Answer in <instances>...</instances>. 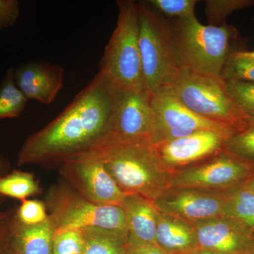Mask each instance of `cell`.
<instances>
[{"mask_svg":"<svg viewBox=\"0 0 254 254\" xmlns=\"http://www.w3.org/2000/svg\"><path fill=\"white\" fill-rule=\"evenodd\" d=\"M125 254H173L160 248L158 245H127Z\"/></svg>","mask_w":254,"mask_h":254,"instance_id":"32","label":"cell"},{"mask_svg":"<svg viewBox=\"0 0 254 254\" xmlns=\"http://www.w3.org/2000/svg\"><path fill=\"white\" fill-rule=\"evenodd\" d=\"M154 203L160 213L191 224L227 217V191L170 188Z\"/></svg>","mask_w":254,"mask_h":254,"instance_id":"11","label":"cell"},{"mask_svg":"<svg viewBox=\"0 0 254 254\" xmlns=\"http://www.w3.org/2000/svg\"><path fill=\"white\" fill-rule=\"evenodd\" d=\"M13 210L0 211V254H6L10 237Z\"/></svg>","mask_w":254,"mask_h":254,"instance_id":"31","label":"cell"},{"mask_svg":"<svg viewBox=\"0 0 254 254\" xmlns=\"http://www.w3.org/2000/svg\"><path fill=\"white\" fill-rule=\"evenodd\" d=\"M9 173V163L7 159L0 155V177ZM4 200V198L0 196V203Z\"/></svg>","mask_w":254,"mask_h":254,"instance_id":"33","label":"cell"},{"mask_svg":"<svg viewBox=\"0 0 254 254\" xmlns=\"http://www.w3.org/2000/svg\"><path fill=\"white\" fill-rule=\"evenodd\" d=\"M15 218L26 226L41 225L48 219V210L44 202L36 199H26L14 210Z\"/></svg>","mask_w":254,"mask_h":254,"instance_id":"28","label":"cell"},{"mask_svg":"<svg viewBox=\"0 0 254 254\" xmlns=\"http://www.w3.org/2000/svg\"><path fill=\"white\" fill-rule=\"evenodd\" d=\"M157 12L175 20L195 17L197 0H148L146 1Z\"/></svg>","mask_w":254,"mask_h":254,"instance_id":"26","label":"cell"},{"mask_svg":"<svg viewBox=\"0 0 254 254\" xmlns=\"http://www.w3.org/2000/svg\"><path fill=\"white\" fill-rule=\"evenodd\" d=\"M247 123L250 126H254V118H247Z\"/></svg>","mask_w":254,"mask_h":254,"instance_id":"37","label":"cell"},{"mask_svg":"<svg viewBox=\"0 0 254 254\" xmlns=\"http://www.w3.org/2000/svg\"><path fill=\"white\" fill-rule=\"evenodd\" d=\"M84 239L81 230L55 232L53 254H83Z\"/></svg>","mask_w":254,"mask_h":254,"instance_id":"27","label":"cell"},{"mask_svg":"<svg viewBox=\"0 0 254 254\" xmlns=\"http://www.w3.org/2000/svg\"><path fill=\"white\" fill-rule=\"evenodd\" d=\"M254 177V163L237 158L225 149L208 161L174 173L170 188L226 192Z\"/></svg>","mask_w":254,"mask_h":254,"instance_id":"9","label":"cell"},{"mask_svg":"<svg viewBox=\"0 0 254 254\" xmlns=\"http://www.w3.org/2000/svg\"><path fill=\"white\" fill-rule=\"evenodd\" d=\"M153 93L146 86L124 90L113 135L108 141L150 139L153 126Z\"/></svg>","mask_w":254,"mask_h":254,"instance_id":"12","label":"cell"},{"mask_svg":"<svg viewBox=\"0 0 254 254\" xmlns=\"http://www.w3.org/2000/svg\"><path fill=\"white\" fill-rule=\"evenodd\" d=\"M247 185H249V187H250L251 190H253L254 193V177H253V178L251 179L250 181L247 182Z\"/></svg>","mask_w":254,"mask_h":254,"instance_id":"35","label":"cell"},{"mask_svg":"<svg viewBox=\"0 0 254 254\" xmlns=\"http://www.w3.org/2000/svg\"><path fill=\"white\" fill-rule=\"evenodd\" d=\"M224 149L242 160L254 163V126L249 125L227 138Z\"/></svg>","mask_w":254,"mask_h":254,"instance_id":"25","label":"cell"},{"mask_svg":"<svg viewBox=\"0 0 254 254\" xmlns=\"http://www.w3.org/2000/svg\"><path fill=\"white\" fill-rule=\"evenodd\" d=\"M198 250L225 254H247L254 232L234 219L221 217L195 222Z\"/></svg>","mask_w":254,"mask_h":254,"instance_id":"14","label":"cell"},{"mask_svg":"<svg viewBox=\"0 0 254 254\" xmlns=\"http://www.w3.org/2000/svg\"><path fill=\"white\" fill-rule=\"evenodd\" d=\"M247 254H254V240L253 241V243H252V246H251L250 250H249L248 253Z\"/></svg>","mask_w":254,"mask_h":254,"instance_id":"38","label":"cell"},{"mask_svg":"<svg viewBox=\"0 0 254 254\" xmlns=\"http://www.w3.org/2000/svg\"><path fill=\"white\" fill-rule=\"evenodd\" d=\"M193 254H225L219 253V252H212V251L198 250Z\"/></svg>","mask_w":254,"mask_h":254,"instance_id":"34","label":"cell"},{"mask_svg":"<svg viewBox=\"0 0 254 254\" xmlns=\"http://www.w3.org/2000/svg\"><path fill=\"white\" fill-rule=\"evenodd\" d=\"M245 53L247 56H248L249 58H252V60H254V51L251 52L245 51Z\"/></svg>","mask_w":254,"mask_h":254,"instance_id":"36","label":"cell"},{"mask_svg":"<svg viewBox=\"0 0 254 254\" xmlns=\"http://www.w3.org/2000/svg\"><path fill=\"white\" fill-rule=\"evenodd\" d=\"M156 244L173 254H193L198 250L193 224L159 211Z\"/></svg>","mask_w":254,"mask_h":254,"instance_id":"18","label":"cell"},{"mask_svg":"<svg viewBox=\"0 0 254 254\" xmlns=\"http://www.w3.org/2000/svg\"><path fill=\"white\" fill-rule=\"evenodd\" d=\"M19 15L20 6L17 0H0V31L14 25Z\"/></svg>","mask_w":254,"mask_h":254,"instance_id":"30","label":"cell"},{"mask_svg":"<svg viewBox=\"0 0 254 254\" xmlns=\"http://www.w3.org/2000/svg\"><path fill=\"white\" fill-rule=\"evenodd\" d=\"M123 92L99 71L58 118L26 138L18 166L61 165L103 144L113 135Z\"/></svg>","mask_w":254,"mask_h":254,"instance_id":"1","label":"cell"},{"mask_svg":"<svg viewBox=\"0 0 254 254\" xmlns=\"http://www.w3.org/2000/svg\"><path fill=\"white\" fill-rule=\"evenodd\" d=\"M230 136L211 130H200L155 146L164 165L173 171L175 168L198 163L216 155L224 149Z\"/></svg>","mask_w":254,"mask_h":254,"instance_id":"13","label":"cell"},{"mask_svg":"<svg viewBox=\"0 0 254 254\" xmlns=\"http://www.w3.org/2000/svg\"><path fill=\"white\" fill-rule=\"evenodd\" d=\"M44 203L55 232L88 227L127 231L121 207L92 203L64 181L50 187Z\"/></svg>","mask_w":254,"mask_h":254,"instance_id":"7","label":"cell"},{"mask_svg":"<svg viewBox=\"0 0 254 254\" xmlns=\"http://www.w3.org/2000/svg\"><path fill=\"white\" fill-rule=\"evenodd\" d=\"M63 181L95 204L122 206L127 194L117 185L95 152H86L60 165Z\"/></svg>","mask_w":254,"mask_h":254,"instance_id":"10","label":"cell"},{"mask_svg":"<svg viewBox=\"0 0 254 254\" xmlns=\"http://www.w3.org/2000/svg\"><path fill=\"white\" fill-rule=\"evenodd\" d=\"M205 13L210 26H222L229 15L254 6V0H206Z\"/></svg>","mask_w":254,"mask_h":254,"instance_id":"24","label":"cell"},{"mask_svg":"<svg viewBox=\"0 0 254 254\" xmlns=\"http://www.w3.org/2000/svg\"></svg>","mask_w":254,"mask_h":254,"instance_id":"39","label":"cell"},{"mask_svg":"<svg viewBox=\"0 0 254 254\" xmlns=\"http://www.w3.org/2000/svg\"><path fill=\"white\" fill-rule=\"evenodd\" d=\"M118 18L99 71L110 76L124 90L145 86L138 44V6L133 0L117 1Z\"/></svg>","mask_w":254,"mask_h":254,"instance_id":"6","label":"cell"},{"mask_svg":"<svg viewBox=\"0 0 254 254\" xmlns=\"http://www.w3.org/2000/svg\"><path fill=\"white\" fill-rule=\"evenodd\" d=\"M168 88L185 106L202 118L239 131L249 126L247 115L232 99L226 82L220 76L182 66Z\"/></svg>","mask_w":254,"mask_h":254,"instance_id":"4","label":"cell"},{"mask_svg":"<svg viewBox=\"0 0 254 254\" xmlns=\"http://www.w3.org/2000/svg\"><path fill=\"white\" fill-rule=\"evenodd\" d=\"M54 232L49 217L41 225L26 226L16 220L13 211L6 254H53Z\"/></svg>","mask_w":254,"mask_h":254,"instance_id":"17","label":"cell"},{"mask_svg":"<svg viewBox=\"0 0 254 254\" xmlns=\"http://www.w3.org/2000/svg\"><path fill=\"white\" fill-rule=\"evenodd\" d=\"M225 81L254 82V60L243 50H232L220 73Z\"/></svg>","mask_w":254,"mask_h":254,"instance_id":"23","label":"cell"},{"mask_svg":"<svg viewBox=\"0 0 254 254\" xmlns=\"http://www.w3.org/2000/svg\"><path fill=\"white\" fill-rule=\"evenodd\" d=\"M171 23L174 44L182 67L200 73L220 76L231 52L237 31L226 23L205 26L196 17L175 20Z\"/></svg>","mask_w":254,"mask_h":254,"instance_id":"3","label":"cell"},{"mask_svg":"<svg viewBox=\"0 0 254 254\" xmlns=\"http://www.w3.org/2000/svg\"><path fill=\"white\" fill-rule=\"evenodd\" d=\"M41 191L34 175L28 172L13 170L0 177V196L3 198L10 197L23 201Z\"/></svg>","mask_w":254,"mask_h":254,"instance_id":"20","label":"cell"},{"mask_svg":"<svg viewBox=\"0 0 254 254\" xmlns=\"http://www.w3.org/2000/svg\"><path fill=\"white\" fill-rule=\"evenodd\" d=\"M153 126L150 141L158 145L191 134L200 130H211L232 136L239 130L210 121L197 115L166 87L153 93Z\"/></svg>","mask_w":254,"mask_h":254,"instance_id":"8","label":"cell"},{"mask_svg":"<svg viewBox=\"0 0 254 254\" xmlns=\"http://www.w3.org/2000/svg\"><path fill=\"white\" fill-rule=\"evenodd\" d=\"M227 218L254 232V193L247 183L227 191Z\"/></svg>","mask_w":254,"mask_h":254,"instance_id":"21","label":"cell"},{"mask_svg":"<svg viewBox=\"0 0 254 254\" xmlns=\"http://www.w3.org/2000/svg\"><path fill=\"white\" fill-rule=\"evenodd\" d=\"M138 6V44L145 85L154 93L173 83L182 67L171 23L147 1Z\"/></svg>","mask_w":254,"mask_h":254,"instance_id":"5","label":"cell"},{"mask_svg":"<svg viewBox=\"0 0 254 254\" xmlns=\"http://www.w3.org/2000/svg\"><path fill=\"white\" fill-rule=\"evenodd\" d=\"M92 151L127 195L155 201L171 187L175 172L164 165L148 138L108 141Z\"/></svg>","mask_w":254,"mask_h":254,"instance_id":"2","label":"cell"},{"mask_svg":"<svg viewBox=\"0 0 254 254\" xmlns=\"http://www.w3.org/2000/svg\"><path fill=\"white\" fill-rule=\"evenodd\" d=\"M28 100L15 83L14 68H9L0 84V120L18 118Z\"/></svg>","mask_w":254,"mask_h":254,"instance_id":"22","label":"cell"},{"mask_svg":"<svg viewBox=\"0 0 254 254\" xmlns=\"http://www.w3.org/2000/svg\"><path fill=\"white\" fill-rule=\"evenodd\" d=\"M121 208L129 245H157L159 211L154 201L140 195H127Z\"/></svg>","mask_w":254,"mask_h":254,"instance_id":"16","label":"cell"},{"mask_svg":"<svg viewBox=\"0 0 254 254\" xmlns=\"http://www.w3.org/2000/svg\"><path fill=\"white\" fill-rule=\"evenodd\" d=\"M64 70L46 61L30 62L14 68L16 84L28 100L44 105L54 102L64 86Z\"/></svg>","mask_w":254,"mask_h":254,"instance_id":"15","label":"cell"},{"mask_svg":"<svg viewBox=\"0 0 254 254\" xmlns=\"http://www.w3.org/2000/svg\"><path fill=\"white\" fill-rule=\"evenodd\" d=\"M232 99L247 118H254V82L225 81Z\"/></svg>","mask_w":254,"mask_h":254,"instance_id":"29","label":"cell"},{"mask_svg":"<svg viewBox=\"0 0 254 254\" xmlns=\"http://www.w3.org/2000/svg\"><path fill=\"white\" fill-rule=\"evenodd\" d=\"M83 254H125L128 245L127 231L99 227L82 229Z\"/></svg>","mask_w":254,"mask_h":254,"instance_id":"19","label":"cell"}]
</instances>
